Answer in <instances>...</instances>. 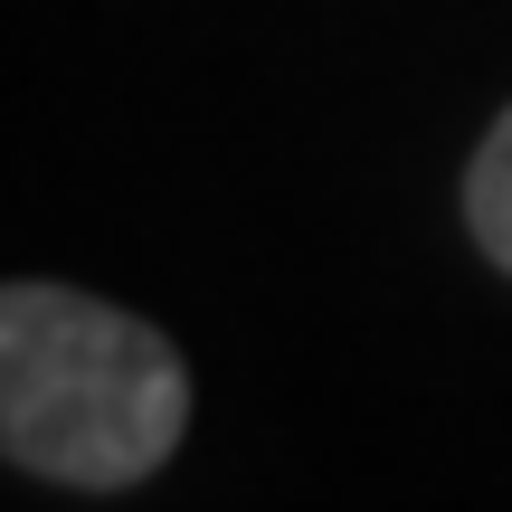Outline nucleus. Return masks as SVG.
<instances>
[{
    "label": "nucleus",
    "instance_id": "obj_1",
    "mask_svg": "<svg viewBox=\"0 0 512 512\" xmlns=\"http://www.w3.org/2000/svg\"><path fill=\"white\" fill-rule=\"evenodd\" d=\"M190 437V361L162 323L57 275L0 285V465L57 494H133Z\"/></svg>",
    "mask_w": 512,
    "mask_h": 512
},
{
    "label": "nucleus",
    "instance_id": "obj_2",
    "mask_svg": "<svg viewBox=\"0 0 512 512\" xmlns=\"http://www.w3.org/2000/svg\"><path fill=\"white\" fill-rule=\"evenodd\" d=\"M465 228H475V247L512 275V105L484 124L475 162H465Z\"/></svg>",
    "mask_w": 512,
    "mask_h": 512
}]
</instances>
